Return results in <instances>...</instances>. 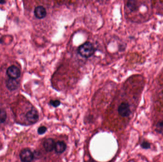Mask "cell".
Returning <instances> with one entry per match:
<instances>
[{"label": "cell", "instance_id": "cell-7", "mask_svg": "<svg viewBox=\"0 0 163 162\" xmlns=\"http://www.w3.org/2000/svg\"><path fill=\"white\" fill-rule=\"evenodd\" d=\"M35 16L39 19H42L46 17L47 15L46 9L42 6H38L35 7L34 10Z\"/></svg>", "mask_w": 163, "mask_h": 162}, {"label": "cell", "instance_id": "cell-12", "mask_svg": "<svg viewBox=\"0 0 163 162\" xmlns=\"http://www.w3.org/2000/svg\"><path fill=\"white\" fill-rule=\"evenodd\" d=\"M50 105H52L53 107L55 108H57L59 107V105H60L61 102L60 100H51L50 101Z\"/></svg>", "mask_w": 163, "mask_h": 162}, {"label": "cell", "instance_id": "cell-4", "mask_svg": "<svg viewBox=\"0 0 163 162\" xmlns=\"http://www.w3.org/2000/svg\"><path fill=\"white\" fill-rule=\"evenodd\" d=\"M26 118L29 123L34 124L38 120L39 118L38 112L35 109H32L27 113Z\"/></svg>", "mask_w": 163, "mask_h": 162}, {"label": "cell", "instance_id": "cell-3", "mask_svg": "<svg viewBox=\"0 0 163 162\" xmlns=\"http://www.w3.org/2000/svg\"><path fill=\"white\" fill-rule=\"evenodd\" d=\"M6 74L10 78L17 79L20 77L21 71L17 67L12 65L9 67L7 69Z\"/></svg>", "mask_w": 163, "mask_h": 162}, {"label": "cell", "instance_id": "cell-6", "mask_svg": "<svg viewBox=\"0 0 163 162\" xmlns=\"http://www.w3.org/2000/svg\"><path fill=\"white\" fill-rule=\"evenodd\" d=\"M6 86L10 91H14L19 88L20 82L17 79L9 78L6 81Z\"/></svg>", "mask_w": 163, "mask_h": 162}, {"label": "cell", "instance_id": "cell-5", "mask_svg": "<svg viewBox=\"0 0 163 162\" xmlns=\"http://www.w3.org/2000/svg\"><path fill=\"white\" fill-rule=\"evenodd\" d=\"M118 113L121 116L127 117L131 114L130 108L129 104L126 102L122 103L118 107Z\"/></svg>", "mask_w": 163, "mask_h": 162}, {"label": "cell", "instance_id": "cell-10", "mask_svg": "<svg viewBox=\"0 0 163 162\" xmlns=\"http://www.w3.org/2000/svg\"><path fill=\"white\" fill-rule=\"evenodd\" d=\"M7 119V114L5 110L0 109V124L5 123Z\"/></svg>", "mask_w": 163, "mask_h": 162}, {"label": "cell", "instance_id": "cell-13", "mask_svg": "<svg viewBox=\"0 0 163 162\" xmlns=\"http://www.w3.org/2000/svg\"><path fill=\"white\" fill-rule=\"evenodd\" d=\"M47 128L45 126H42L39 127L38 129L37 132L39 135H42L46 132L47 131Z\"/></svg>", "mask_w": 163, "mask_h": 162}, {"label": "cell", "instance_id": "cell-2", "mask_svg": "<svg viewBox=\"0 0 163 162\" xmlns=\"http://www.w3.org/2000/svg\"><path fill=\"white\" fill-rule=\"evenodd\" d=\"M20 158L22 162H32L34 158V155L29 149L25 148L20 152Z\"/></svg>", "mask_w": 163, "mask_h": 162}, {"label": "cell", "instance_id": "cell-15", "mask_svg": "<svg viewBox=\"0 0 163 162\" xmlns=\"http://www.w3.org/2000/svg\"><path fill=\"white\" fill-rule=\"evenodd\" d=\"M6 1H0V4H3V3H5Z\"/></svg>", "mask_w": 163, "mask_h": 162}, {"label": "cell", "instance_id": "cell-11", "mask_svg": "<svg viewBox=\"0 0 163 162\" xmlns=\"http://www.w3.org/2000/svg\"><path fill=\"white\" fill-rule=\"evenodd\" d=\"M136 3V1H129L127 2V7L131 11H135L137 10V6Z\"/></svg>", "mask_w": 163, "mask_h": 162}, {"label": "cell", "instance_id": "cell-8", "mask_svg": "<svg viewBox=\"0 0 163 162\" xmlns=\"http://www.w3.org/2000/svg\"><path fill=\"white\" fill-rule=\"evenodd\" d=\"M55 141L52 138H48L44 141V146L46 151L51 152L55 149Z\"/></svg>", "mask_w": 163, "mask_h": 162}, {"label": "cell", "instance_id": "cell-9", "mask_svg": "<svg viewBox=\"0 0 163 162\" xmlns=\"http://www.w3.org/2000/svg\"><path fill=\"white\" fill-rule=\"evenodd\" d=\"M66 148V145L64 142L58 141L55 143V149L56 153H62L65 151Z\"/></svg>", "mask_w": 163, "mask_h": 162}, {"label": "cell", "instance_id": "cell-1", "mask_svg": "<svg viewBox=\"0 0 163 162\" xmlns=\"http://www.w3.org/2000/svg\"><path fill=\"white\" fill-rule=\"evenodd\" d=\"M95 48L92 43L87 41L79 46L78 52L82 57L89 58L93 55L95 53Z\"/></svg>", "mask_w": 163, "mask_h": 162}, {"label": "cell", "instance_id": "cell-14", "mask_svg": "<svg viewBox=\"0 0 163 162\" xmlns=\"http://www.w3.org/2000/svg\"><path fill=\"white\" fill-rule=\"evenodd\" d=\"M142 147L144 149H148L150 148V144L147 142H143L142 144L141 145Z\"/></svg>", "mask_w": 163, "mask_h": 162}]
</instances>
